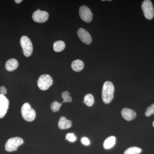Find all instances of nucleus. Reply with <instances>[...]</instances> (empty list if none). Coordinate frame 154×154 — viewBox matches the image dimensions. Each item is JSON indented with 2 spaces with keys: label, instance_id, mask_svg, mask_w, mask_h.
Returning a JSON list of instances; mask_svg holds the SVG:
<instances>
[{
  "label": "nucleus",
  "instance_id": "19",
  "mask_svg": "<svg viewBox=\"0 0 154 154\" xmlns=\"http://www.w3.org/2000/svg\"><path fill=\"white\" fill-rule=\"evenodd\" d=\"M62 103H59L57 101H54L51 105V109L53 112H57L60 109Z\"/></svg>",
  "mask_w": 154,
  "mask_h": 154
},
{
  "label": "nucleus",
  "instance_id": "12",
  "mask_svg": "<svg viewBox=\"0 0 154 154\" xmlns=\"http://www.w3.org/2000/svg\"><path fill=\"white\" fill-rule=\"evenodd\" d=\"M72 122L67 119L64 116H61L59 121L58 127L61 129H68L71 127Z\"/></svg>",
  "mask_w": 154,
  "mask_h": 154
},
{
  "label": "nucleus",
  "instance_id": "3",
  "mask_svg": "<svg viewBox=\"0 0 154 154\" xmlns=\"http://www.w3.org/2000/svg\"><path fill=\"white\" fill-rule=\"evenodd\" d=\"M20 42L24 55L27 57H30L33 51V45L30 38L27 36H23L20 39Z\"/></svg>",
  "mask_w": 154,
  "mask_h": 154
},
{
  "label": "nucleus",
  "instance_id": "22",
  "mask_svg": "<svg viewBox=\"0 0 154 154\" xmlns=\"http://www.w3.org/2000/svg\"><path fill=\"white\" fill-rule=\"evenodd\" d=\"M154 114V103L147 108L145 114L146 116H149Z\"/></svg>",
  "mask_w": 154,
  "mask_h": 154
},
{
  "label": "nucleus",
  "instance_id": "8",
  "mask_svg": "<svg viewBox=\"0 0 154 154\" xmlns=\"http://www.w3.org/2000/svg\"><path fill=\"white\" fill-rule=\"evenodd\" d=\"M49 15L46 11H41L39 9L35 11L32 15L33 21L38 23H44L48 19Z\"/></svg>",
  "mask_w": 154,
  "mask_h": 154
},
{
  "label": "nucleus",
  "instance_id": "7",
  "mask_svg": "<svg viewBox=\"0 0 154 154\" xmlns=\"http://www.w3.org/2000/svg\"><path fill=\"white\" fill-rule=\"evenodd\" d=\"M80 17L84 22L90 23L92 20L93 14L90 9L86 6H82L79 11Z\"/></svg>",
  "mask_w": 154,
  "mask_h": 154
},
{
  "label": "nucleus",
  "instance_id": "25",
  "mask_svg": "<svg viewBox=\"0 0 154 154\" xmlns=\"http://www.w3.org/2000/svg\"><path fill=\"white\" fill-rule=\"evenodd\" d=\"M22 2V0H15V2L17 4H19Z\"/></svg>",
  "mask_w": 154,
  "mask_h": 154
},
{
  "label": "nucleus",
  "instance_id": "23",
  "mask_svg": "<svg viewBox=\"0 0 154 154\" xmlns=\"http://www.w3.org/2000/svg\"><path fill=\"white\" fill-rule=\"evenodd\" d=\"M82 143L85 145L88 146L90 144V140L86 137H83L81 140Z\"/></svg>",
  "mask_w": 154,
  "mask_h": 154
},
{
  "label": "nucleus",
  "instance_id": "21",
  "mask_svg": "<svg viewBox=\"0 0 154 154\" xmlns=\"http://www.w3.org/2000/svg\"><path fill=\"white\" fill-rule=\"evenodd\" d=\"M66 139L70 142H74L76 140L77 137L73 133H69L66 136Z\"/></svg>",
  "mask_w": 154,
  "mask_h": 154
},
{
  "label": "nucleus",
  "instance_id": "26",
  "mask_svg": "<svg viewBox=\"0 0 154 154\" xmlns=\"http://www.w3.org/2000/svg\"><path fill=\"white\" fill-rule=\"evenodd\" d=\"M153 126L154 127V121L153 122Z\"/></svg>",
  "mask_w": 154,
  "mask_h": 154
},
{
  "label": "nucleus",
  "instance_id": "20",
  "mask_svg": "<svg viewBox=\"0 0 154 154\" xmlns=\"http://www.w3.org/2000/svg\"><path fill=\"white\" fill-rule=\"evenodd\" d=\"M62 97L63 99V102H72V98L69 96V93L68 91H66L62 94Z\"/></svg>",
  "mask_w": 154,
  "mask_h": 154
},
{
  "label": "nucleus",
  "instance_id": "5",
  "mask_svg": "<svg viewBox=\"0 0 154 154\" xmlns=\"http://www.w3.org/2000/svg\"><path fill=\"white\" fill-rule=\"evenodd\" d=\"M23 143L24 141L21 137H15L9 139L6 143V150L10 152L15 151Z\"/></svg>",
  "mask_w": 154,
  "mask_h": 154
},
{
  "label": "nucleus",
  "instance_id": "24",
  "mask_svg": "<svg viewBox=\"0 0 154 154\" xmlns=\"http://www.w3.org/2000/svg\"><path fill=\"white\" fill-rule=\"evenodd\" d=\"M7 93V90L5 86H2L0 88V94L5 96Z\"/></svg>",
  "mask_w": 154,
  "mask_h": 154
},
{
  "label": "nucleus",
  "instance_id": "15",
  "mask_svg": "<svg viewBox=\"0 0 154 154\" xmlns=\"http://www.w3.org/2000/svg\"><path fill=\"white\" fill-rule=\"evenodd\" d=\"M72 68L75 72L81 71L84 69V63L82 61L76 60L72 62L71 65Z\"/></svg>",
  "mask_w": 154,
  "mask_h": 154
},
{
  "label": "nucleus",
  "instance_id": "9",
  "mask_svg": "<svg viewBox=\"0 0 154 154\" xmlns=\"http://www.w3.org/2000/svg\"><path fill=\"white\" fill-rule=\"evenodd\" d=\"M10 102L5 96L0 94V119L4 118L8 110Z\"/></svg>",
  "mask_w": 154,
  "mask_h": 154
},
{
  "label": "nucleus",
  "instance_id": "17",
  "mask_svg": "<svg viewBox=\"0 0 154 154\" xmlns=\"http://www.w3.org/2000/svg\"><path fill=\"white\" fill-rule=\"evenodd\" d=\"M84 102L87 106L91 107L94 103V96L91 94H87L84 97Z\"/></svg>",
  "mask_w": 154,
  "mask_h": 154
},
{
  "label": "nucleus",
  "instance_id": "2",
  "mask_svg": "<svg viewBox=\"0 0 154 154\" xmlns=\"http://www.w3.org/2000/svg\"><path fill=\"white\" fill-rule=\"evenodd\" d=\"M21 113L23 118L26 121L32 122L36 117V112L28 103H25L21 108Z\"/></svg>",
  "mask_w": 154,
  "mask_h": 154
},
{
  "label": "nucleus",
  "instance_id": "6",
  "mask_svg": "<svg viewBox=\"0 0 154 154\" xmlns=\"http://www.w3.org/2000/svg\"><path fill=\"white\" fill-rule=\"evenodd\" d=\"M141 7L145 17L149 20L152 19L154 17V9L151 1L149 0L143 1Z\"/></svg>",
  "mask_w": 154,
  "mask_h": 154
},
{
  "label": "nucleus",
  "instance_id": "11",
  "mask_svg": "<svg viewBox=\"0 0 154 154\" xmlns=\"http://www.w3.org/2000/svg\"><path fill=\"white\" fill-rule=\"evenodd\" d=\"M122 117L127 121H131L135 118L136 113L134 110L128 108H125L121 111Z\"/></svg>",
  "mask_w": 154,
  "mask_h": 154
},
{
  "label": "nucleus",
  "instance_id": "4",
  "mask_svg": "<svg viewBox=\"0 0 154 154\" xmlns=\"http://www.w3.org/2000/svg\"><path fill=\"white\" fill-rule=\"evenodd\" d=\"M53 80L49 75H42L38 78L37 85L38 88L42 91H46L52 85Z\"/></svg>",
  "mask_w": 154,
  "mask_h": 154
},
{
  "label": "nucleus",
  "instance_id": "13",
  "mask_svg": "<svg viewBox=\"0 0 154 154\" xmlns=\"http://www.w3.org/2000/svg\"><path fill=\"white\" fill-rule=\"evenodd\" d=\"M19 63L15 59H11L6 63L5 68L9 72L14 71L18 68Z\"/></svg>",
  "mask_w": 154,
  "mask_h": 154
},
{
  "label": "nucleus",
  "instance_id": "10",
  "mask_svg": "<svg viewBox=\"0 0 154 154\" xmlns=\"http://www.w3.org/2000/svg\"><path fill=\"white\" fill-rule=\"evenodd\" d=\"M77 34L81 41L85 44H91L92 41V37L90 33L83 28H80L78 30Z\"/></svg>",
  "mask_w": 154,
  "mask_h": 154
},
{
  "label": "nucleus",
  "instance_id": "1",
  "mask_svg": "<svg viewBox=\"0 0 154 154\" xmlns=\"http://www.w3.org/2000/svg\"><path fill=\"white\" fill-rule=\"evenodd\" d=\"M114 88L113 83L109 81L105 82L102 87V99L105 104H109L113 98Z\"/></svg>",
  "mask_w": 154,
  "mask_h": 154
},
{
  "label": "nucleus",
  "instance_id": "18",
  "mask_svg": "<svg viewBox=\"0 0 154 154\" xmlns=\"http://www.w3.org/2000/svg\"><path fill=\"white\" fill-rule=\"evenodd\" d=\"M141 152V149L137 147L133 146L127 149L124 152V154H139Z\"/></svg>",
  "mask_w": 154,
  "mask_h": 154
},
{
  "label": "nucleus",
  "instance_id": "16",
  "mask_svg": "<svg viewBox=\"0 0 154 154\" xmlns=\"http://www.w3.org/2000/svg\"><path fill=\"white\" fill-rule=\"evenodd\" d=\"M65 46V44L63 41L59 40L55 42L53 44L54 50L56 52H61L64 49Z\"/></svg>",
  "mask_w": 154,
  "mask_h": 154
},
{
  "label": "nucleus",
  "instance_id": "14",
  "mask_svg": "<svg viewBox=\"0 0 154 154\" xmlns=\"http://www.w3.org/2000/svg\"><path fill=\"white\" fill-rule=\"evenodd\" d=\"M116 141V138L115 137L111 136L106 138L103 143V146L104 148L108 149L113 147L115 145Z\"/></svg>",
  "mask_w": 154,
  "mask_h": 154
}]
</instances>
